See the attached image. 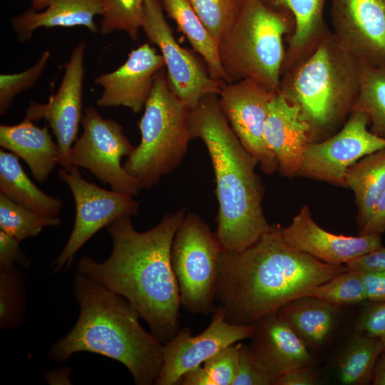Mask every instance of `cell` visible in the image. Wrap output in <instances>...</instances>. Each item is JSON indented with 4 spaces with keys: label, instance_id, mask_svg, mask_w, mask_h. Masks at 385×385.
I'll list each match as a JSON object with an SVG mask.
<instances>
[{
    "label": "cell",
    "instance_id": "cell-1",
    "mask_svg": "<svg viewBox=\"0 0 385 385\" xmlns=\"http://www.w3.org/2000/svg\"><path fill=\"white\" fill-rule=\"evenodd\" d=\"M185 215L182 207L145 232L135 230L131 216L120 217L107 227L113 242L109 257L98 262L83 255L77 265L78 273L130 302L163 344L180 329L181 303L171 248Z\"/></svg>",
    "mask_w": 385,
    "mask_h": 385
},
{
    "label": "cell",
    "instance_id": "cell-2",
    "mask_svg": "<svg viewBox=\"0 0 385 385\" xmlns=\"http://www.w3.org/2000/svg\"><path fill=\"white\" fill-rule=\"evenodd\" d=\"M279 225L237 252L222 250L216 301L232 324H252L349 270L288 245Z\"/></svg>",
    "mask_w": 385,
    "mask_h": 385
},
{
    "label": "cell",
    "instance_id": "cell-3",
    "mask_svg": "<svg viewBox=\"0 0 385 385\" xmlns=\"http://www.w3.org/2000/svg\"><path fill=\"white\" fill-rule=\"evenodd\" d=\"M192 139L205 144L212 163L218 202L216 235L225 251H241L270 227L263 212L264 188L257 159L242 145L221 111L216 94L190 110Z\"/></svg>",
    "mask_w": 385,
    "mask_h": 385
},
{
    "label": "cell",
    "instance_id": "cell-4",
    "mask_svg": "<svg viewBox=\"0 0 385 385\" xmlns=\"http://www.w3.org/2000/svg\"><path fill=\"white\" fill-rule=\"evenodd\" d=\"M73 288L80 308L78 320L53 344L48 359L62 362L76 352L98 354L124 365L135 384H154L163 364V344L143 329L134 306L78 272Z\"/></svg>",
    "mask_w": 385,
    "mask_h": 385
},
{
    "label": "cell",
    "instance_id": "cell-5",
    "mask_svg": "<svg viewBox=\"0 0 385 385\" xmlns=\"http://www.w3.org/2000/svg\"><path fill=\"white\" fill-rule=\"evenodd\" d=\"M359 90V62L331 33L304 61L281 76L278 92L299 108L311 142H317L342 127Z\"/></svg>",
    "mask_w": 385,
    "mask_h": 385
},
{
    "label": "cell",
    "instance_id": "cell-6",
    "mask_svg": "<svg viewBox=\"0 0 385 385\" xmlns=\"http://www.w3.org/2000/svg\"><path fill=\"white\" fill-rule=\"evenodd\" d=\"M294 29L287 11L262 0H242L238 14L218 42L226 83L250 78L278 93L286 48L283 38Z\"/></svg>",
    "mask_w": 385,
    "mask_h": 385
},
{
    "label": "cell",
    "instance_id": "cell-7",
    "mask_svg": "<svg viewBox=\"0 0 385 385\" xmlns=\"http://www.w3.org/2000/svg\"><path fill=\"white\" fill-rule=\"evenodd\" d=\"M190 108L171 89L163 68L154 78L138 127L141 139L123 166L141 189L179 167L192 140Z\"/></svg>",
    "mask_w": 385,
    "mask_h": 385
},
{
    "label": "cell",
    "instance_id": "cell-8",
    "mask_svg": "<svg viewBox=\"0 0 385 385\" xmlns=\"http://www.w3.org/2000/svg\"><path fill=\"white\" fill-rule=\"evenodd\" d=\"M222 248L215 232L197 214H186L173 239L171 263L181 307L193 314H208L215 304Z\"/></svg>",
    "mask_w": 385,
    "mask_h": 385
},
{
    "label": "cell",
    "instance_id": "cell-9",
    "mask_svg": "<svg viewBox=\"0 0 385 385\" xmlns=\"http://www.w3.org/2000/svg\"><path fill=\"white\" fill-rule=\"evenodd\" d=\"M58 175L73 197L76 216L68 240L52 263L55 272L68 268L78 251L98 230L120 217L136 216L140 212V202L133 195L108 190L86 180L78 167H61Z\"/></svg>",
    "mask_w": 385,
    "mask_h": 385
},
{
    "label": "cell",
    "instance_id": "cell-10",
    "mask_svg": "<svg viewBox=\"0 0 385 385\" xmlns=\"http://www.w3.org/2000/svg\"><path fill=\"white\" fill-rule=\"evenodd\" d=\"M82 123L83 132L70 150L69 164L89 170L111 190L138 195L141 188L121 164L134 148L122 126L91 106L85 109Z\"/></svg>",
    "mask_w": 385,
    "mask_h": 385
},
{
    "label": "cell",
    "instance_id": "cell-11",
    "mask_svg": "<svg viewBox=\"0 0 385 385\" xmlns=\"http://www.w3.org/2000/svg\"><path fill=\"white\" fill-rule=\"evenodd\" d=\"M369 116L353 111L334 135L308 144L296 175L346 188L349 168L363 157L385 148V138L368 129Z\"/></svg>",
    "mask_w": 385,
    "mask_h": 385
},
{
    "label": "cell",
    "instance_id": "cell-12",
    "mask_svg": "<svg viewBox=\"0 0 385 385\" xmlns=\"http://www.w3.org/2000/svg\"><path fill=\"white\" fill-rule=\"evenodd\" d=\"M163 9L160 0H145L141 29L160 51L171 89L192 109L205 96L218 95L225 82L213 78L207 67L176 41Z\"/></svg>",
    "mask_w": 385,
    "mask_h": 385
},
{
    "label": "cell",
    "instance_id": "cell-13",
    "mask_svg": "<svg viewBox=\"0 0 385 385\" xmlns=\"http://www.w3.org/2000/svg\"><path fill=\"white\" fill-rule=\"evenodd\" d=\"M254 329L253 324H236L227 321L218 304L210 324L201 333L193 335L188 328H182L163 344V364L154 384L178 385L185 374L222 349L252 338Z\"/></svg>",
    "mask_w": 385,
    "mask_h": 385
},
{
    "label": "cell",
    "instance_id": "cell-14",
    "mask_svg": "<svg viewBox=\"0 0 385 385\" xmlns=\"http://www.w3.org/2000/svg\"><path fill=\"white\" fill-rule=\"evenodd\" d=\"M275 93L257 82L245 78L224 83L217 95L219 106L232 129L267 174H272L278 168L275 157L265 139L269 106Z\"/></svg>",
    "mask_w": 385,
    "mask_h": 385
},
{
    "label": "cell",
    "instance_id": "cell-15",
    "mask_svg": "<svg viewBox=\"0 0 385 385\" xmlns=\"http://www.w3.org/2000/svg\"><path fill=\"white\" fill-rule=\"evenodd\" d=\"M332 35L359 63L385 66V0H330Z\"/></svg>",
    "mask_w": 385,
    "mask_h": 385
},
{
    "label": "cell",
    "instance_id": "cell-16",
    "mask_svg": "<svg viewBox=\"0 0 385 385\" xmlns=\"http://www.w3.org/2000/svg\"><path fill=\"white\" fill-rule=\"evenodd\" d=\"M86 43H78L65 65V72L57 92L46 103L31 102L25 118L32 121L45 119L56 137L61 167H68L70 150L77 139L81 119L83 85L85 74Z\"/></svg>",
    "mask_w": 385,
    "mask_h": 385
},
{
    "label": "cell",
    "instance_id": "cell-17",
    "mask_svg": "<svg viewBox=\"0 0 385 385\" xmlns=\"http://www.w3.org/2000/svg\"><path fill=\"white\" fill-rule=\"evenodd\" d=\"M281 233L290 246L332 265H346L383 247L379 234L345 236L326 231L314 221L307 205Z\"/></svg>",
    "mask_w": 385,
    "mask_h": 385
},
{
    "label": "cell",
    "instance_id": "cell-18",
    "mask_svg": "<svg viewBox=\"0 0 385 385\" xmlns=\"http://www.w3.org/2000/svg\"><path fill=\"white\" fill-rule=\"evenodd\" d=\"M164 67L163 57L155 48L148 43L140 46L116 70L95 79L103 88L97 104L106 108L123 106L140 113L149 97L155 76Z\"/></svg>",
    "mask_w": 385,
    "mask_h": 385
},
{
    "label": "cell",
    "instance_id": "cell-19",
    "mask_svg": "<svg viewBox=\"0 0 385 385\" xmlns=\"http://www.w3.org/2000/svg\"><path fill=\"white\" fill-rule=\"evenodd\" d=\"M253 324L250 346L273 379L274 385L276 379L287 371L313 366L314 360L305 342L276 312Z\"/></svg>",
    "mask_w": 385,
    "mask_h": 385
},
{
    "label": "cell",
    "instance_id": "cell-20",
    "mask_svg": "<svg viewBox=\"0 0 385 385\" xmlns=\"http://www.w3.org/2000/svg\"><path fill=\"white\" fill-rule=\"evenodd\" d=\"M265 139L277 162L279 173L296 176L307 146L309 127L299 108L279 92L273 96L265 127Z\"/></svg>",
    "mask_w": 385,
    "mask_h": 385
},
{
    "label": "cell",
    "instance_id": "cell-21",
    "mask_svg": "<svg viewBox=\"0 0 385 385\" xmlns=\"http://www.w3.org/2000/svg\"><path fill=\"white\" fill-rule=\"evenodd\" d=\"M271 9L287 11L294 29L287 38V47L281 76L304 61L332 33L324 18L328 0H262Z\"/></svg>",
    "mask_w": 385,
    "mask_h": 385
},
{
    "label": "cell",
    "instance_id": "cell-22",
    "mask_svg": "<svg viewBox=\"0 0 385 385\" xmlns=\"http://www.w3.org/2000/svg\"><path fill=\"white\" fill-rule=\"evenodd\" d=\"M0 145L21 158L38 182L45 181L59 163V149L48 130L24 118L18 124L0 125Z\"/></svg>",
    "mask_w": 385,
    "mask_h": 385
},
{
    "label": "cell",
    "instance_id": "cell-23",
    "mask_svg": "<svg viewBox=\"0 0 385 385\" xmlns=\"http://www.w3.org/2000/svg\"><path fill=\"white\" fill-rule=\"evenodd\" d=\"M103 0H54L46 9L37 11L30 9L15 16L12 26L18 38H31L38 28L85 26L90 31H98L94 19L103 15Z\"/></svg>",
    "mask_w": 385,
    "mask_h": 385
},
{
    "label": "cell",
    "instance_id": "cell-24",
    "mask_svg": "<svg viewBox=\"0 0 385 385\" xmlns=\"http://www.w3.org/2000/svg\"><path fill=\"white\" fill-rule=\"evenodd\" d=\"M337 306L315 297L297 298L279 308L277 315L311 346L324 344L334 329Z\"/></svg>",
    "mask_w": 385,
    "mask_h": 385
},
{
    "label": "cell",
    "instance_id": "cell-25",
    "mask_svg": "<svg viewBox=\"0 0 385 385\" xmlns=\"http://www.w3.org/2000/svg\"><path fill=\"white\" fill-rule=\"evenodd\" d=\"M346 188L355 195L359 232L370 219L385 190V148L367 155L351 165L346 173Z\"/></svg>",
    "mask_w": 385,
    "mask_h": 385
},
{
    "label": "cell",
    "instance_id": "cell-26",
    "mask_svg": "<svg viewBox=\"0 0 385 385\" xmlns=\"http://www.w3.org/2000/svg\"><path fill=\"white\" fill-rule=\"evenodd\" d=\"M0 192L11 200L43 215L58 217L62 201L41 191L24 172L18 157L0 150Z\"/></svg>",
    "mask_w": 385,
    "mask_h": 385
},
{
    "label": "cell",
    "instance_id": "cell-27",
    "mask_svg": "<svg viewBox=\"0 0 385 385\" xmlns=\"http://www.w3.org/2000/svg\"><path fill=\"white\" fill-rule=\"evenodd\" d=\"M163 8L202 57L210 76L226 83L218 43L203 24L188 0H160Z\"/></svg>",
    "mask_w": 385,
    "mask_h": 385
},
{
    "label": "cell",
    "instance_id": "cell-28",
    "mask_svg": "<svg viewBox=\"0 0 385 385\" xmlns=\"http://www.w3.org/2000/svg\"><path fill=\"white\" fill-rule=\"evenodd\" d=\"M383 351L379 339L356 334L354 341L339 359L341 382L346 385H364L372 382L377 360Z\"/></svg>",
    "mask_w": 385,
    "mask_h": 385
},
{
    "label": "cell",
    "instance_id": "cell-29",
    "mask_svg": "<svg viewBox=\"0 0 385 385\" xmlns=\"http://www.w3.org/2000/svg\"><path fill=\"white\" fill-rule=\"evenodd\" d=\"M359 90L351 111L366 113L370 131L385 138V66L374 67L359 63Z\"/></svg>",
    "mask_w": 385,
    "mask_h": 385
},
{
    "label": "cell",
    "instance_id": "cell-30",
    "mask_svg": "<svg viewBox=\"0 0 385 385\" xmlns=\"http://www.w3.org/2000/svg\"><path fill=\"white\" fill-rule=\"evenodd\" d=\"M61 222L59 217L30 210L0 193V229L19 242L38 235L45 227Z\"/></svg>",
    "mask_w": 385,
    "mask_h": 385
},
{
    "label": "cell",
    "instance_id": "cell-31",
    "mask_svg": "<svg viewBox=\"0 0 385 385\" xmlns=\"http://www.w3.org/2000/svg\"><path fill=\"white\" fill-rule=\"evenodd\" d=\"M238 343L222 349L185 374L178 385H232L237 365Z\"/></svg>",
    "mask_w": 385,
    "mask_h": 385
},
{
    "label": "cell",
    "instance_id": "cell-32",
    "mask_svg": "<svg viewBox=\"0 0 385 385\" xmlns=\"http://www.w3.org/2000/svg\"><path fill=\"white\" fill-rule=\"evenodd\" d=\"M306 296L315 297L337 307L367 300L359 272L351 270L314 287Z\"/></svg>",
    "mask_w": 385,
    "mask_h": 385
},
{
    "label": "cell",
    "instance_id": "cell-33",
    "mask_svg": "<svg viewBox=\"0 0 385 385\" xmlns=\"http://www.w3.org/2000/svg\"><path fill=\"white\" fill-rule=\"evenodd\" d=\"M145 0H103L104 11L100 32L110 34L115 30L125 31L133 40L141 29Z\"/></svg>",
    "mask_w": 385,
    "mask_h": 385
},
{
    "label": "cell",
    "instance_id": "cell-34",
    "mask_svg": "<svg viewBox=\"0 0 385 385\" xmlns=\"http://www.w3.org/2000/svg\"><path fill=\"white\" fill-rule=\"evenodd\" d=\"M188 1L218 43L234 22L242 0H188Z\"/></svg>",
    "mask_w": 385,
    "mask_h": 385
},
{
    "label": "cell",
    "instance_id": "cell-35",
    "mask_svg": "<svg viewBox=\"0 0 385 385\" xmlns=\"http://www.w3.org/2000/svg\"><path fill=\"white\" fill-rule=\"evenodd\" d=\"M23 285L16 267L0 270V325L8 329L18 325L24 310Z\"/></svg>",
    "mask_w": 385,
    "mask_h": 385
},
{
    "label": "cell",
    "instance_id": "cell-36",
    "mask_svg": "<svg viewBox=\"0 0 385 385\" xmlns=\"http://www.w3.org/2000/svg\"><path fill=\"white\" fill-rule=\"evenodd\" d=\"M51 53L45 51L28 69L14 74L0 76V113L5 114L15 96L31 87L39 78L49 61Z\"/></svg>",
    "mask_w": 385,
    "mask_h": 385
},
{
    "label": "cell",
    "instance_id": "cell-37",
    "mask_svg": "<svg viewBox=\"0 0 385 385\" xmlns=\"http://www.w3.org/2000/svg\"><path fill=\"white\" fill-rule=\"evenodd\" d=\"M238 360L232 385H272L274 380L250 346L239 342Z\"/></svg>",
    "mask_w": 385,
    "mask_h": 385
},
{
    "label": "cell",
    "instance_id": "cell-38",
    "mask_svg": "<svg viewBox=\"0 0 385 385\" xmlns=\"http://www.w3.org/2000/svg\"><path fill=\"white\" fill-rule=\"evenodd\" d=\"M356 334L379 339L385 351V302H371L364 309L356 324Z\"/></svg>",
    "mask_w": 385,
    "mask_h": 385
},
{
    "label": "cell",
    "instance_id": "cell-39",
    "mask_svg": "<svg viewBox=\"0 0 385 385\" xmlns=\"http://www.w3.org/2000/svg\"><path fill=\"white\" fill-rule=\"evenodd\" d=\"M20 242L0 230V270L29 264L20 246Z\"/></svg>",
    "mask_w": 385,
    "mask_h": 385
},
{
    "label": "cell",
    "instance_id": "cell-40",
    "mask_svg": "<svg viewBox=\"0 0 385 385\" xmlns=\"http://www.w3.org/2000/svg\"><path fill=\"white\" fill-rule=\"evenodd\" d=\"M363 282L367 300L385 302V270L359 272Z\"/></svg>",
    "mask_w": 385,
    "mask_h": 385
},
{
    "label": "cell",
    "instance_id": "cell-41",
    "mask_svg": "<svg viewBox=\"0 0 385 385\" xmlns=\"http://www.w3.org/2000/svg\"><path fill=\"white\" fill-rule=\"evenodd\" d=\"M349 270L356 272L385 270V247L361 256L346 265Z\"/></svg>",
    "mask_w": 385,
    "mask_h": 385
},
{
    "label": "cell",
    "instance_id": "cell-42",
    "mask_svg": "<svg viewBox=\"0 0 385 385\" xmlns=\"http://www.w3.org/2000/svg\"><path fill=\"white\" fill-rule=\"evenodd\" d=\"M317 375L312 367H304L287 371L279 376L274 385H313Z\"/></svg>",
    "mask_w": 385,
    "mask_h": 385
},
{
    "label": "cell",
    "instance_id": "cell-43",
    "mask_svg": "<svg viewBox=\"0 0 385 385\" xmlns=\"http://www.w3.org/2000/svg\"><path fill=\"white\" fill-rule=\"evenodd\" d=\"M385 232V190L376 203L371 216L358 235Z\"/></svg>",
    "mask_w": 385,
    "mask_h": 385
},
{
    "label": "cell",
    "instance_id": "cell-44",
    "mask_svg": "<svg viewBox=\"0 0 385 385\" xmlns=\"http://www.w3.org/2000/svg\"><path fill=\"white\" fill-rule=\"evenodd\" d=\"M371 383L374 385H385V351L377 360Z\"/></svg>",
    "mask_w": 385,
    "mask_h": 385
},
{
    "label": "cell",
    "instance_id": "cell-45",
    "mask_svg": "<svg viewBox=\"0 0 385 385\" xmlns=\"http://www.w3.org/2000/svg\"><path fill=\"white\" fill-rule=\"evenodd\" d=\"M31 9L40 11L46 9L54 0H30Z\"/></svg>",
    "mask_w": 385,
    "mask_h": 385
}]
</instances>
